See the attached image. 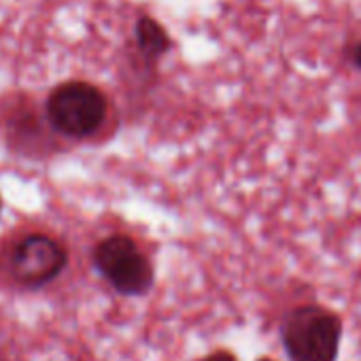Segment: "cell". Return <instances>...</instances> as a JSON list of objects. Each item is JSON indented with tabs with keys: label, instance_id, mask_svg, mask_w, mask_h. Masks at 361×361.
Segmentation results:
<instances>
[{
	"label": "cell",
	"instance_id": "obj_1",
	"mask_svg": "<svg viewBox=\"0 0 361 361\" xmlns=\"http://www.w3.org/2000/svg\"><path fill=\"white\" fill-rule=\"evenodd\" d=\"M342 334V317L321 304L293 306L279 325L281 344L289 361H338Z\"/></svg>",
	"mask_w": 361,
	"mask_h": 361
},
{
	"label": "cell",
	"instance_id": "obj_2",
	"mask_svg": "<svg viewBox=\"0 0 361 361\" xmlns=\"http://www.w3.org/2000/svg\"><path fill=\"white\" fill-rule=\"evenodd\" d=\"M92 262L98 274L119 295L142 298L155 285L151 259L126 234H111L102 238L92 251Z\"/></svg>",
	"mask_w": 361,
	"mask_h": 361
},
{
	"label": "cell",
	"instance_id": "obj_3",
	"mask_svg": "<svg viewBox=\"0 0 361 361\" xmlns=\"http://www.w3.org/2000/svg\"><path fill=\"white\" fill-rule=\"evenodd\" d=\"M47 119L56 132L68 138H87L96 134L109 113V100L87 81H66L47 98Z\"/></svg>",
	"mask_w": 361,
	"mask_h": 361
},
{
	"label": "cell",
	"instance_id": "obj_4",
	"mask_svg": "<svg viewBox=\"0 0 361 361\" xmlns=\"http://www.w3.org/2000/svg\"><path fill=\"white\" fill-rule=\"evenodd\" d=\"M68 264L62 243L47 234H28L7 253V272L24 287L39 289L56 281Z\"/></svg>",
	"mask_w": 361,
	"mask_h": 361
},
{
	"label": "cell",
	"instance_id": "obj_5",
	"mask_svg": "<svg viewBox=\"0 0 361 361\" xmlns=\"http://www.w3.org/2000/svg\"><path fill=\"white\" fill-rule=\"evenodd\" d=\"M134 37H136L138 51L147 62L159 60L170 49V39H168L166 30L149 16L138 18L136 28H134Z\"/></svg>",
	"mask_w": 361,
	"mask_h": 361
},
{
	"label": "cell",
	"instance_id": "obj_6",
	"mask_svg": "<svg viewBox=\"0 0 361 361\" xmlns=\"http://www.w3.org/2000/svg\"><path fill=\"white\" fill-rule=\"evenodd\" d=\"M198 361H238V357L232 350H228V348H215L209 355L200 357Z\"/></svg>",
	"mask_w": 361,
	"mask_h": 361
},
{
	"label": "cell",
	"instance_id": "obj_7",
	"mask_svg": "<svg viewBox=\"0 0 361 361\" xmlns=\"http://www.w3.org/2000/svg\"><path fill=\"white\" fill-rule=\"evenodd\" d=\"M348 60H350V64L355 66V68H359L361 71V41H357V43H353L350 47H348Z\"/></svg>",
	"mask_w": 361,
	"mask_h": 361
},
{
	"label": "cell",
	"instance_id": "obj_8",
	"mask_svg": "<svg viewBox=\"0 0 361 361\" xmlns=\"http://www.w3.org/2000/svg\"><path fill=\"white\" fill-rule=\"evenodd\" d=\"M255 361H276V359H272V357H259V359H255Z\"/></svg>",
	"mask_w": 361,
	"mask_h": 361
},
{
	"label": "cell",
	"instance_id": "obj_9",
	"mask_svg": "<svg viewBox=\"0 0 361 361\" xmlns=\"http://www.w3.org/2000/svg\"><path fill=\"white\" fill-rule=\"evenodd\" d=\"M0 209H3V200H0Z\"/></svg>",
	"mask_w": 361,
	"mask_h": 361
}]
</instances>
